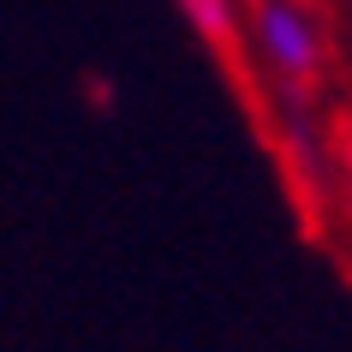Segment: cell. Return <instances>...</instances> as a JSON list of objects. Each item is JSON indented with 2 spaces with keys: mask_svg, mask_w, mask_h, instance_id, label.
<instances>
[{
  "mask_svg": "<svg viewBox=\"0 0 352 352\" xmlns=\"http://www.w3.org/2000/svg\"><path fill=\"white\" fill-rule=\"evenodd\" d=\"M251 42H257V54L269 60L280 78H293V84H305V78L322 66V30H316V19L298 0H257V6H251Z\"/></svg>",
  "mask_w": 352,
  "mask_h": 352,
  "instance_id": "cell-1",
  "label": "cell"
},
{
  "mask_svg": "<svg viewBox=\"0 0 352 352\" xmlns=\"http://www.w3.org/2000/svg\"><path fill=\"white\" fill-rule=\"evenodd\" d=\"M179 12H186L191 30H204L209 42L233 36V0H179Z\"/></svg>",
  "mask_w": 352,
  "mask_h": 352,
  "instance_id": "cell-2",
  "label": "cell"
}]
</instances>
